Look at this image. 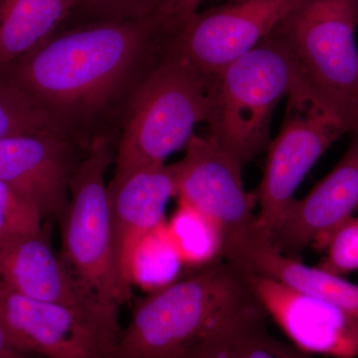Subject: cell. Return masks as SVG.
<instances>
[{"label":"cell","mask_w":358,"mask_h":358,"mask_svg":"<svg viewBox=\"0 0 358 358\" xmlns=\"http://www.w3.org/2000/svg\"><path fill=\"white\" fill-rule=\"evenodd\" d=\"M180 17L164 13L63 27L0 71L88 148L120 134L143 85L173 48Z\"/></svg>","instance_id":"cell-1"},{"label":"cell","mask_w":358,"mask_h":358,"mask_svg":"<svg viewBox=\"0 0 358 358\" xmlns=\"http://www.w3.org/2000/svg\"><path fill=\"white\" fill-rule=\"evenodd\" d=\"M259 305L246 271L219 258L138 303L128 327L122 329L114 358H182Z\"/></svg>","instance_id":"cell-2"},{"label":"cell","mask_w":358,"mask_h":358,"mask_svg":"<svg viewBox=\"0 0 358 358\" xmlns=\"http://www.w3.org/2000/svg\"><path fill=\"white\" fill-rule=\"evenodd\" d=\"M357 0H306L282 23L300 95L334 120L345 134L358 131Z\"/></svg>","instance_id":"cell-3"},{"label":"cell","mask_w":358,"mask_h":358,"mask_svg":"<svg viewBox=\"0 0 358 358\" xmlns=\"http://www.w3.org/2000/svg\"><path fill=\"white\" fill-rule=\"evenodd\" d=\"M294 87L291 57L274 31L210 77L206 136L244 169L267 150L275 107Z\"/></svg>","instance_id":"cell-4"},{"label":"cell","mask_w":358,"mask_h":358,"mask_svg":"<svg viewBox=\"0 0 358 358\" xmlns=\"http://www.w3.org/2000/svg\"><path fill=\"white\" fill-rule=\"evenodd\" d=\"M210 77L173 46L131 103L115 152L113 178L138 167L166 164L206 121Z\"/></svg>","instance_id":"cell-5"},{"label":"cell","mask_w":358,"mask_h":358,"mask_svg":"<svg viewBox=\"0 0 358 358\" xmlns=\"http://www.w3.org/2000/svg\"><path fill=\"white\" fill-rule=\"evenodd\" d=\"M113 140L98 136L87 148L70 183L69 203L61 220L62 259L85 293L119 312L131 292L115 262L107 173L114 162Z\"/></svg>","instance_id":"cell-6"},{"label":"cell","mask_w":358,"mask_h":358,"mask_svg":"<svg viewBox=\"0 0 358 358\" xmlns=\"http://www.w3.org/2000/svg\"><path fill=\"white\" fill-rule=\"evenodd\" d=\"M0 326L37 358H114L119 315L28 298L0 289Z\"/></svg>","instance_id":"cell-7"},{"label":"cell","mask_w":358,"mask_h":358,"mask_svg":"<svg viewBox=\"0 0 358 358\" xmlns=\"http://www.w3.org/2000/svg\"><path fill=\"white\" fill-rule=\"evenodd\" d=\"M345 131L300 95L288 96L284 122L271 140L260 185L254 230L270 240L294 200V194L317 160Z\"/></svg>","instance_id":"cell-8"},{"label":"cell","mask_w":358,"mask_h":358,"mask_svg":"<svg viewBox=\"0 0 358 358\" xmlns=\"http://www.w3.org/2000/svg\"><path fill=\"white\" fill-rule=\"evenodd\" d=\"M185 150L182 159L171 164L176 197L216 226L222 256L254 232L257 193L245 189L243 169L206 134H193Z\"/></svg>","instance_id":"cell-9"},{"label":"cell","mask_w":358,"mask_h":358,"mask_svg":"<svg viewBox=\"0 0 358 358\" xmlns=\"http://www.w3.org/2000/svg\"><path fill=\"white\" fill-rule=\"evenodd\" d=\"M306 0H231L181 21L174 46L206 76L253 50Z\"/></svg>","instance_id":"cell-10"},{"label":"cell","mask_w":358,"mask_h":358,"mask_svg":"<svg viewBox=\"0 0 358 358\" xmlns=\"http://www.w3.org/2000/svg\"><path fill=\"white\" fill-rule=\"evenodd\" d=\"M87 148L64 134H21L0 140V179L61 222L70 183Z\"/></svg>","instance_id":"cell-11"},{"label":"cell","mask_w":358,"mask_h":358,"mask_svg":"<svg viewBox=\"0 0 358 358\" xmlns=\"http://www.w3.org/2000/svg\"><path fill=\"white\" fill-rule=\"evenodd\" d=\"M261 307L292 345L308 355L358 358V319L329 301L247 272Z\"/></svg>","instance_id":"cell-12"},{"label":"cell","mask_w":358,"mask_h":358,"mask_svg":"<svg viewBox=\"0 0 358 358\" xmlns=\"http://www.w3.org/2000/svg\"><path fill=\"white\" fill-rule=\"evenodd\" d=\"M334 169L303 199H294L270 239L278 251L301 260L313 246L320 250L329 233L358 211V131Z\"/></svg>","instance_id":"cell-13"},{"label":"cell","mask_w":358,"mask_h":358,"mask_svg":"<svg viewBox=\"0 0 358 358\" xmlns=\"http://www.w3.org/2000/svg\"><path fill=\"white\" fill-rule=\"evenodd\" d=\"M109 195L115 262L122 284L131 292L136 251L164 225L167 204L176 197L173 166L152 164L112 178Z\"/></svg>","instance_id":"cell-14"},{"label":"cell","mask_w":358,"mask_h":358,"mask_svg":"<svg viewBox=\"0 0 358 358\" xmlns=\"http://www.w3.org/2000/svg\"><path fill=\"white\" fill-rule=\"evenodd\" d=\"M0 289L36 300L119 315L85 293L42 232L0 241Z\"/></svg>","instance_id":"cell-15"},{"label":"cell","mask_w":358,"mask_h":358,"mask_svg":"<svg viewBox=\"0 0 358 358\" xmlns=\"http://www.w3.org/2000/svg\"><path fill=\"white\" fill-rule=\"evenodd\" d=\"M226 260L244 271L266 275L308 294L329 301L358 319V285L317 266L306 265L284 255L266 239L254 232L226 255Z\"/></svg>","instance_id":"cell-16"},{"label":"cell","mask_w":358,"mask_h":358,"mask_svg":"<svg viewBox=\"0 0 358 358\" xmlns=\"http://www.w3.org/2000/svg\"><path fill=\"white\" fill-rule=\"evenodd\" d=\"M75 6L76 0H0V71L51 38Z\"/></svg>","instance_id":"cell-17"},{"label":"cell","mask_w":358,"mask_h":358,"mask_svg":"<svg viewBox=\"0 0 358 358\" xmlns=\"http://www.w3.org/2000/svg\"><path fill=\"white\" fill-rule=\"evenodd\" d=\"M260 305L214 331L182 358H313L272 336Z\"/></svg>","instance_id":"cell-18"},{"label":"cell","mask_w":358,"mask_h":358,"mask_svg":"<svg viewBox=\"0 0 358 358\" xmlns=\"http://www.w3.org/2000/svg\"><path fill=\"white\" fill-rule=\"evenodd\" d=\"M167 230L182 262L205 266L221 258L223 241L220 232L192 207L180 203Z\"/></svg>","instance_id":"cell-19"},{"label":"cell","mask_w":358,"mask_h":358,"mask_svg":"<svg viewBox=\"0 0 358 358\" xmlns=\"http://www.w3.org/2000/svg\"><path fill=\"white\" fill-rule=\"evenodd\" d=\"M35 133L60 134L70 138L31 96L0 75V140Z\"/></svg>","instance_id":"cell-20"},{"label":"cell","mask_w":358,"mask_h":358,"mask_svg":"<svg viewBox=\"0 0 358 358\" xmlns=\"http://www.w3.org/2000/svg\"><path fill=\"white\" fill-rule=\"evenodd\" d=\"M181 260L166 224L148 235L134 257L133 274L157 289L173 282Z\"/></svg>","instance_id":"cell-21"},{"label":"cell","mask_w":358,"mask_h":358,"mask_svg":"<svg viewBox=\"0 0 358 358\" xmlns=\"http://www.w3.org/2000/svg\"><path fill=\"white\" fill-rule=\"evenodd\" d=\"M320 250L324 254L317 268L341 277L357 272L358 216H352L334 228Z\"/></svg>","instance_id":"cell-22"},{"label":"cell","mask_w":358,"mask_h":358,"mask_svg":"<svg viewBox=\"0 0 358 358\" xmlns=\"http://www.w3.org/2000/svg\"><path fill=\"white\" fill-rule=\"evenodd\" d=\"M37 207L0 179V241L42 232Z\"/></svg>","instance_id":"cell-23"},{"label":"cell","mask_w":358,"mask_h":358,"mask_svg":"<svg viewBox=\"0 0 358 358\" xmlns=\"http://www.w3.org/2000/svg\"><path fill=\"white\" fill-rule=\"evenodd\" d=\"M176 4L178 0H124V10L129 20L152 17L164 13L178 15Z\"/></svg>","instance_id":"cell-24"},{"label":"cell","mask_w":358,"mask_h":358,"mask_svg":"<svg viewBox=\"0 0 358 358\" xmlns=\"http://www.w3.org/2000/svg\"><path fill=\"white\" fill-rule=\"evenodd\" d=\"M0 358H37L23 352L14 345L13 341L7 336L0 326Z\"/></svg>","instance_id":"cell-25"},{"label":"cell","mask_w":358,"mask_h":358,"mask_svg":"<svg viewBox=\"0 0 358 358\" xmlns=\"http://www.w3.org/2000/svg\"><path fill=\"white\" fill-rule=\"evenodd\" d=\"M203 0H178L176 9L181 20L190 17L196 13H199V6H201Z\"/></svg>","instance_id":"cell-26"}]
</instances>
